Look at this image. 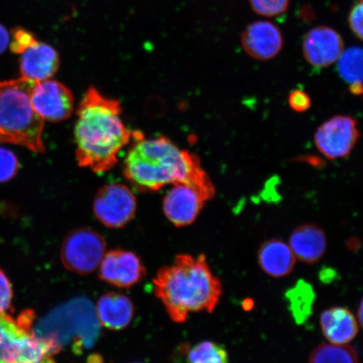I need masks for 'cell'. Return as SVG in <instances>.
<instances>
[{
    "label": "cell",
    "mask_w": 363,
    "mask_h": 363,
    "mask_svg": "<svg viewBox=\"0 0 363 363\" xmlns=\"http://www.w3.org/2000/svg\"><path fill=\"white\" fill-rule=\"evenodd\" d=\"M95 313L104 328L121 330L126 328L133 321L135 308L133 301L125 295L111 292L99 298Z\"/></svg>",
    "instance_id": "cell-17"
},
{
    "label": "cell",
    "mask_w": 363,
    "mask_h": 363,
    "mask_svg": "<svg viewBox=\"0 0 363 363\" xmlns=\"http://www.w3.org/2000/svg\"><path fill=\"white\" fill-rule=\"evenodd\" d=\"M74 130L79 165L101 174L113 169L121 150L131 140L143 138L127 129L122 120L121 103L104 96L95 88L86 92L77 111Z\"/></svg>",
    "instance_id": "cell-1"
},
{
    "label": "cell",
    "mask_w": 363,
    "mask_h": 363,
    "mask_svg": "<svg viewBox=\"0 0 363 363\" xmlns=\"http://www.w3.org/2000/svg\"><path fill=\"white\" fill-rule=\"evenodd\" d=\"M124 174L140 191H157L167 185L187 184L207 201L215 196L212 181L195 154L180 149L169 138L135 140L125 159Z\"/></svg>",
    "instance_id": "cell-2"
},
{
    "label": "cell",
    "mask_w": 363,
    "mask_h": 363,
    "mask_svg": "<svg viewBox=\"0 0 363 363\" xmlns=\"http://www.w3.org/2000/svg\"><path fill=\"white\" fill-rule=\"evenodd\" d=\"M290 0H249L254 12L265 17H276L287 12Z\"/></svg>",
    "instance_id": "cell-24"
},
{
    "label": "cell",
    "mask_w": 363,
    "mask_h": 363,
    "mask_svg": "<svg viewBox=\"0 0 363 363\" xmlns=\"http://www.w3.org/2000/svg\"><path fill=\"white\" fill-rule=\"evenodd\" d=\"M358 319H359V324L362 325V303L361 302L359 308H358Z\"/></svg>",
    "instance_id": "cell-31"
},
{
    "label": "cell",
    "mask_w": 363,
    "mask_h": 363,
    "mask_svg": "<svg viewBox=\"0 0 363 363\" xmlns=\"http://www.w3.org/2000/svg\"><path fill=\"white\" fill-rule=\"evenodd\" d=\"M31 103L38 115L50 122L63 121L72 116L74 98L71 90L56 80L36 82Z\"/></svg>",
    "instance_id": "cell-10"
},
{
    "label": "cell",
    "mask_w": 363,
    "mask_h": 363,
    "mask_svg": "<svg viewBox=\"0 0 363 363\" xmlns=\"http://www.w3.org/2000/svg\"><path fill=\"white\" fill-rule=\"evenodd\" d=\"M290 312L297 324H303L311 317L315 294L312 286L301 280L286 293Z\"/></svg>",
    "instance_id": "cell-20"
},
{
    "label": "cell",
    "mask_w": 363,
    "mask_h": 363,
    "mask_svg": "<svg viewBox=\"0 0 363 363\" xmlns=\"http://www.w3.org/2000/svg\"><path fill=\"white\" fill-rule=\"evenodd\" d=\"M20 169L19 160L11 150L0 147V183L11 180Z\"/></svg>",
    "instance_id": "cell-25"
},
{
    "label": "cell",
    "mask_w": 363,
    "mask_h": 363,
    "mask_svg": "<svg viewBox=\"0 0 363 363\" xmlns=\"http://www.w3.org/2000/svg\"><path fill=\"white\" fill-rule=\"evenodd\" d=\"M262 270L274 278H284L293 272L295 256L289 245L278 239L267 240L257 252Z\"/></svg>",
    "instance_id": "cell-19"
},
{
    "label": "cell",
    "mask_w": 363,
    "mask_h": 363,
    "mask_svg": "<svg viewBox=\"0 0 363 363\" xmlns=\"http://www.w3.org/2000/svg\"><path fill=\"white\" fill-rule=\"evenodd\" d=\"M146 267L134 252L117 249L104 254L99 276L104 282L117 288L129 289L146 277Z\"/></svg>",
    "instance_id": "cell-11"
},
{
    "label": "cell",
    "mask_w": 363,
    "mask_h": 363,
    "mask_svg": "<svg viewBox=\"0 0 363 363\" xmlns=\"http://www.w3.org/2000/svg\"><path fill=\"white\" fill-rule=\"evenodd\" d=\"M339 74L349 84H362V50L352 48L342 53L338 59Z\"/></svg>",
    "instance_id": "cell-22"
},
{
    "label": "cell",
    "mask_w": 363,
    "mask_h": 363,
    "mask_svg": "<svg viewBox=\"0 0 363 363\" xmlns=\"http://www.w3.org/2000/svg\"><path fill=\"white\" fill-rule=\"evenodd\" d=\"M38 42V40L30 30L22 28V27H16L12 30L9 48H11L13 53L21 55L26 50Z\"/></svg>",
    "instance_id": "cell-26"
},
{
    "label": "cell",
    "mask_w": 363,
    "mask_h": 363,
    "mask_svg": "<svg viewBox=\"0 0 363 363\" xmlns=\"http://www.w3.org/2000/svg\"><path fill=\"white\" fill-rule=\"evenodd\" d=\"M106 251V240L90 228L72 230L63 240L61 259L66 269L88 275L97 269Z\"/></svg>",
    "instance_id": "cell-7"
},
{
    "label": "cell",
    "mask_w": 363,
    "mask_h": 363,
    "mask_svg": "<svg viewBox=\"0 0 363 363\" xmlns=\"http://www.w3.org/2000/svg\"><path fill=\"white\" fill-rule=\"evenodd\" d=\"M13 294L10 279L6 272L0 269V313L11 310Z\"/></svg>",
    "instance_id": "cell-27"
},
{
    "label": "cell",
    "mask_w": 363,
    "mask_h": 363,
    "mask_svg": "<svg viewBox=\"0 0 363 363\" xmlns=\"http://www.w3.org/2000/svg\"><path fill=\"white\" fill-rule=\"evenodd\" d=\"M206 201L204 195L193 185L177 184L163 199V212L176 227L188 226L196 220Z\"/></svg>",
    "instance_id": "cell-12"
},
{
    "label": "cell",
    "mask_w": 363,
    "mask_h": 363,
    "mask_svg": "<svg viewBox=\"0 0 363 363\" xmlns=\"http://www.w3.org/2000/svg\"><path fill=\"white\" fill-rule=\"evenodd\" d=\"M138 203L131 190L121 184H110L99 190L94 202V212L104 225L120 229L133 219Z\"/></svg>",
    "instance_id": "cell-8"
},
{
    "label": "cell",
    "mask_w": 363,
    "mask_h": 363,
    "mask_svg": "<svg viewBox=\"0 0 363 363\" xmlns=\"http://www.w3.org/2000/svg\"><path fill=\"white\" fill-rule=\"evenodd\" d=\"M359 138L355 119L349 116H335L317 129L314 140L322 155L329 160H335L347 157Z\"/></svg>",
    "instance_id": "cell-9"
},
{
    "label": "cell",
    "mask_w": 363,
    "mask_h": 363,
    "mask_svg": "<svg viewBox=\"0 0 363 363\" xmlns=\"http://www.w3.org/2000/svg\"><path fill=\"white\" fill-rule=\"evenodd\" d=\"M35 83L21 77L0 82V143L43 153L44 121L31 103Z\"/></svg>",
    "instance_id": "cell-4"
},
{
    "label": "cell",
    "mask_w": 363,
    "mask_h": 363,
    "mask_svg": "<svg viewBox=\"0 0 363 363\" xmlns=\"http://www.w3.org/2000/svg\"><path fill=\"white\" fill-rule=\"evenodd\" d=\"M328 246L324 230L314 224L295 228L289 238V247L294 256L307 264H315L325 255Z\"/></svg>",
    "instance_id": "cell-16"
},
{
    "label": "cell",
    "mask_w": 363,
    "mask_h": 363,
    "mask_svg": "<svg viewBox=\"0 0 363 363\" xmlns=\"http://www.w3.org/2000/svg\"><path fill=\"white\" fill-rule=\"evenodd\" d=\"M153 284L156 296L176 323H184L192 313H212L222 294L220 281L203 254L177 256L172 265L158 271Z\"/></svg>",
    "instance_id": "cell-3"
},
{
    "label": "cell",
    "mask_w": 363,
    "mask_h": 363,
    "mask_svg": "<svg viewBox=\"0 0 363 363\" xmlns=\"http://www.w3.org/2000/svg\"><path fill=\"white\" fill-rule=\"evenodd\" d=\"M136 363H138V362H136Z\"/></svg>",
    "instance_id": "cell-32"
},
{
    "label": "cell",
    "mask_w": 363,
    "mask_h": 363,
    "mask_svg": "<svg viewBox=\"0 0 363 363\" xmlns=\"http://www.w3.org/2000/svg\"><path fill=\"white\" fill-rule=\"evenodd\" d=\"M363 4L362 0H357L355 4L351 9L350 13L348 16L349 26L352 31V33L357 36L360 40H362L363 35Z\"/></svg>",
    "instance_id": "cell-28"
},
{
    "label": "cell",
    "mask_w": 363,
    "mask_h": 363,
    "mask_svg": "<svg viewBox=\"0 0 363 363\" xmlns=\"http://www.w3.org/2000/svg\"><path fill=\"white\" fill-rule=\"evenodd\" d=\"M320 324L325 337L337 345L350 343L359 330L355 315L345 307H333L322 312Z\"/></svg>",
    "instance_id": "cell-18"
},
{
    "label": "cell",
    "mask_w": 363,
    "mask_h": 363,
    "mask_svg": "<svg viewBox=\"0 0 363 363\" xmlns=\"http://www.w3.org/2000/svg\"><path fill=\"white\" fill-rule=\"evenodd\" d=\"M60 66V58L55 48L38 42L21 54V78L34 82L50 79Z\"/></svg>",
    "instance_id": "cell-15"
},
{
    "label": "cell",
    "mask_w": 363,
    "mask_h": 363,
    "mask_svg": "<svg viewBox=\"0 0 363 363\" xmlns=\"http://www.w3.org/2000/svg\"><path fill=\"white\" fill-rule=\"evenodd\" d=\"M94 308L85 298H77L50 313L34 326L36 337L47 340L56 353L72 338L74 350L81 352L94 346L101 335Z\"/></svg>",
    "instance_id": "cell-5"
},
{
    "label": "cell",
    "mask_w": 363,
    "mask_h": 363,
    "mask_svg": "<svg viewBox=\"0 0 363 363\" xmlns=\"http://www.w3.org/2000/svg\"><path fill=\"white\" fill-rule=\"evenodd\" d=\"M35 313L21 312L17 320L0 313V363H56V352L34 333Z\"/></svg>",
    "instance_id": "cell-6"
},
{
    "label": "cell",
    "mask_w": 363,
    "mask_h": 363,
    "mask_svg": "<svg viewBox=\"0 0 363 363\" xmlns=\"http://www.w3.org/2000/svg\"><path fill=\"white\" fill-rule=\"evenodd\" d=\"M310 363H359L355 349L348 345L321 344L311 354Z\"/></svg>",
    "instance_id": "cell-21"
},
{
    "label": "cell",
    "mask_w": 363,
    "mask_h": 363,
    "mask_svg": "<svg viewBox=\"0 0 363 363\" xmlns=\"http://www.w3.org/2000/svg\"><path fill=\"white\" fill-rule=\"evenodd\" d=\"M11 34L6 27L0 24V55L6 51L10 44Z\"/></svg>",
    "instance_id": "cell-30"
},
{
    "label": "cell",
    "mask_w": 363,
    "mask_h": 363,
    "mask_svg": "<svg viewBox=\"0 0 363 363\" xmlns=\"http://www.w3.org/2000/svg\"><path fill=\"white\" fill-rule=\"evenodd\" d=\"M188 363H229V357L220 345L206 340L190 349Z\"/></svg>",
    "instance_id": "cell-23"
},
{
    "label": "cell",
    "mask_w": 363,
    "mask_h": 363,
    "mask_svg": "<svg viewBox=\"0 0 363 363\" xmlns=\"http://www.w3.org/2000/svg\"><path fill=\"white\" fill-rule=\"evenodd\" d=\"M240 40L245 52L259 61L271 60L279 55L284 47V38L279 27L267 21L250 24Z\"/></svg>",
    "instance_id": "cell-14"
},
{
    "label": "cell",
    "mask_w": 363,
    "mask_h": 363,
    "mask_svg": "<svg viewBox=\"0 0 363 363\" xmlns=\"http://www.w3.org/2000/svg\"><path fill=\"white\" fill-rule=\"evenodd\" d=\"M343 52L342 35L330 27H315L303 38V55L312 67L323 68L333 65Z\"/></svg>",
    "instance_id": "cell-13"
},
{
    "label": "cell",
    "mask_w": 363,
    "mask_h": 363,
    "mask_svg": "<svg viewBox=\"0 0 363 363\" xmlns=\"http://www.w3.org/2000/svg\"><path fill=\"white\" fill-rule=\"evenodd\" d=\"M289 104L295 112L303 113L311 108V99L305 91L295 89L289 94Z\"/></svg>",
    "instance_id": "cell-29"
}]
</instances>
